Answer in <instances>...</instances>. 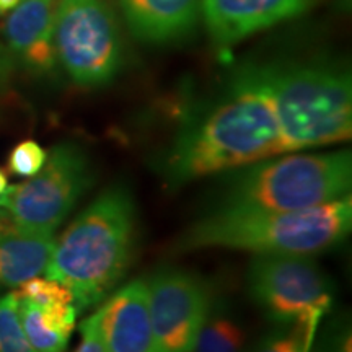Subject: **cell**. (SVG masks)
<instances>
[{"instance_id": "obj_1", "label": "cell", "mask_w": 352, "mask_h": 352, "mask_svg": "<svg viewBox=\"0 0 352 352\" xmlns=\"http://www.w3.org/2000/svg\"><path fill=\"white\" fill-rule=\"evenodd\" d=\"M280 153L289 151L263 65H246L215 101L184 121L158 173L166 186L178 188Z\"/></svg>"}, {"instance_id": "obj_2", "label": "cell", "mask_w": 352, "mask_h": 352, "mask_svg": "<svg viewBox=\"0 0 352 352\" xmlns=\"http://www.w3.org/2000/svg\"><path fill=\"white\" fill-rule=\"evenodd\" d=\"M135 232L134 195L126 184L109 186L54 241L44 274L67 285L78 314L100 305L129 267Z\"/></svg>"}, {"instance_id": "obj_3", "label": "cell", "mask_w": 352, "mask_h": 352, "mask_svg": "<svg viewBox=\"0 0 352 352\" xmlns=\"http://www.w3.org/2000/svg\"><path fill=\"white\" fill-rule=\"evenodd\" d=\"M352 228V199L302 210L215 208L179 236L176 250L227 248L311 256L341 243Z\"/></svg>"}, {"instance_id": "obj_4", "label": "cell", "mask_w": 352, "mask_h": 352, "mask_svg": "<svg viewBox=\"0 0 352 352\" xmlns=\"http://www.w3.org/2000/svg\"><path fill=\"white\" fill-rule=\"evenodd\" d=\"M289 152L342 144L352 135V80L333 63L263 65Z\"/></svg>"}, {"instance_id": "obj_5", "label": "cell", "mask_w": 352, "mask_h": 352, "mask_svg": "<svg viewBox=\"0 0 352 352\" xmlns=\"http://www.w3.org/2000/svg\"><path fill=\"white\" fill-rule=\"evenodd\" d=\"M217 208L302 210L351 196V151L280 153L228 171Z\"/></svg>"}, {"instance_id": "obj_6", "label": "cell", "mask_w": 352, "mask_h": 352, "mask_svg": "<svg viewBox=\"0 0 352 352\" xmlns=\"http://www.w3.org/2000/svg\"><path fill=\"white\" fill-rule=\"evenodd\" d=\"M91 183L94 171L80 145L57 144L36 175L7 188L0 196V209L13 230L54 235Z\"/></svg>"}, {"instance_id": "obj_7", "label": "cell", "mask_w": 352, "mask_h": 352, "mask_svg": "<svg viewBox=\"0 0 352 352\" xmlns=\"http://www.w3.org/2000/svg\"><path fill=\"white\" fill-rule=\"evenodd\" d=\"M56 54L77 85L111 83L122 65L116 16L107 0H57Z\"/></svg>"}, {"instance_id": "obj_8", "label": "cell", "mask_w": 352, "mask_h": 352, "mask_svg": "<svg viewBox=\"0 0 352 352\" xmlns=\"http://www.w3.org/2000/svg\"><path fill=\"white\" fill-rule=\"evenodd\" d=\"M248 290L264 315L283 327H318L333 302L331 280L302 254H254Z\"/></svg>"}, {"instance_id": "obj_9", "label": "cell", "mask_w": 352, "mask_h": 352, "mask_svg": "<svg viewBox=\"0 0 352 352\" xmlns=\"http://www.w3.org/2000/svg\"><path fill=\"white\" fill-rule=\"evenodd\" d=\"M153 352H192L208 318L212 292L199 276L164 267L147 280Z\"/></svg>"}, {"instance_id": "obj_10", "label": "cell", "mask_w": 352, "mask_h": 352, "mask_svg": "<svg viewBox=\"0 0 352 352\" xmlns=\"http://www.w3.org/2000/svg\"><path fill=\"white\" fill-rule=\"evenodd\" d=\"M318 0H202L201 13L214 44L228 50L254 33L297 19Z\"/></svg>"}, {"instance_id": "obj_11", "label": "cell", "mask_w": 352, "mask_h": 352, "mask_svg": "<svg viewBox=\"0 0 352 352\" xmlns=\"http://www.w3.org/2000/svg\"><path fill=\"white\" fill-rule=\"evenodd\" d=\"M56 13L57 0H21L3 23L8 51L33 72L47 74L57 65Z\"/></svg>"}, {"instance_id": "obj_12", "label": "cell", "mask_w": 352, "mask_h": 352, "mask_svg": "<svg viewBox=\"0 0 352 352\" xmlns=\"http://www.w3.org/2000/svg\"><path fill=\"white\" fill-rule=\"evenodd\" d=\"M103 352H153L145 279H135L109 296L100 308Z\"/></svg>"}, {"instance_id": "obj_13", "label": "cell", "mask_w": 352, "mask_h": 352, "mask_svg": "<svg viewBox=\"0 0 352 352\" xmlns=\"http://www.w3.org/2000/svg\"><path fill=\"white\" fill-rule=\"evenodd\" d=\"M129 32L144 43L166 44L195 28L202 0H120Z\"/></svg>"}, {"instance_id": "obj_14", "label": "cell", "mask_w": 352, "mask_h": 352, "mask_svg": "<svg viewBox=\"0 0 352 352\" xmlns=\"http://www.w3.org/2000/svg\"><path fill=\"white\" fill-rule=\"evenodd\" d=\"M54 235L0 232V285L19 287L41 276L54 250Z\"/></svg>"}, {"instance_id": "obj_15", "label": "cell", "mask_w": 352, "mask_h": 352, "mask_svg": "<svg viewBox=\"0 0 352 352\" xmlns=\"http://www.w3.org/2000/svg\"><path fill=\"white\" fill-rule=\"evenodd\" d=\"M245 329L223 302L212 298L208 318L192 352H243Z\"/></svg>"}, {"instance_id": "obj_16", "label": "cell", "mask_w": 352, "mask_h": 352, "mask_svg": "<svg viewBox=\"0 0 352 352\" xmlns=\"http://www.w3.org/2000/svg\"><path fill=\"white\" fill-rule=\"evenodd\" d=\"M19 314L26 338L38 352H64L67 349L69 338L54 331L43 320L41 308L36 303L19 297Z\"/></svg>"}, {"instance_id": "obj_17", "label": "cell", "mask_w": 352, "mask_h": 352, "mask_svg": "<svg viewBox=\"0 0 352 352\" xmlns=\"http://www.w3.org/2000/svg\"><path fill=\"white\" fill-rule=\"evenodd\" d=\"M0 352H38L25 334L15 292L0 298Z\"/></svg>"}, {"instance_id": "obj_18", "label": "cell", "mask_w": 352, "mask_h": 352, "mask_svg": "<svg viewBox=\"0 0 352 352\" xmlns=\"http://www.w3.org/2000/svg\"><path fill=\"white\" fill-rule=\"evenodd\" d=\"M15 294L20 298H26V300L36 303L39 307L74 303V296L67 285L56 279H51V277H32V279L20 284Z\"/></svg>"}, {"instance_id": "obj_19", "label": "cell", "mask_w": 352, "mask_h": 352, "mask_svg": "<svg viewBox=\"0 0 352 352\" xmlns=\"http://www.w3.org/2000/svg\"><path fill=\"white\" fill-rule=\"evenodd\" d=\"M318 327L310 324H290L263 338L252 352H308L314 342Z\"/></svg>"}, {"instance_id": "obj_20", "label": "cell", "mask_w": 352, "mask_h": 352, "mask_svg": "<svg viewBox=\"0 0 352 352\" xmlns=\"http://www.w3.org/2000/svg\"><path fill=\"white\" fill-rule=\"evenodd\" d=\"M46 157L47 152L38 142L23 140V142L16 144L8 155V170L16 176L30 178L43 168Z\"/></svg>"}, {"instance_id": "obj_21", "label": "cell", "mask_w": 352, "mask_h": 352, "mask_svg": "<svg viewBox=\"0 0 352 352\" xmlns=\"http://www.w3.org/2000/svg\"><path fill=\"white\" fill-rule=\"evenodd\" d=\"M74 352H103L100 329V310L91 314L80 324V342Z\"/></svg>"}, {"instance_id": "obj_22", "label": "cell", "mask_w": 352, "mask_h": 352, "mask_svg": "<svg viewBox=\"0 0 352 352\" xmlns=\"http://www.w3.org/2000/svg\"><path fill=\"white\" fill-rule=\"evenodd\" d=\"M15 57L8 51V47L6 44L0 43V95L3 94L8 82H10L13 69H15Z\"/></svg>"}, {"instance_id": "obj_23", "label": "cell", "mask_w": 352, "mask_h": 352, "mask_svg": "<svg viewBox=\"0 0 352 352\" xmlns=\"http://www.w3.org/2000/svg\"><path fill=\"white\" fill-rule=\"evenodd\" d=\"M21 0H0V12H7V10H12V8H15Z\"/></svg>"}, {"instance_id": "obj_24", "label": "cell", "mask_w": 352, "mask_h": 352, "mask_svg": "<svg viewBox=\"0 0 352 352\" xmlns=\"http://www.w3.org/2000/svg\"><path fill=\"white\" fill-rule=\"evenodd\" d=\"M8 188V179H7V175L3 173V170L0 168V196L3 195V192L7 191Z\"/></svg>"}, {"instance_id": "obj_25", "label": "cell", "mask_w": 352, "mask_h": 352, "mask_svg": "<svg viewBox=\"0 0 352 352\" xmlns=\"http://www.w3.org/2000/svg\"><path fill=\"white\" fill-rule=\"evenodd\" d=\"M0 13H2V12H0Z\"/></svg>"}]
</instances>
